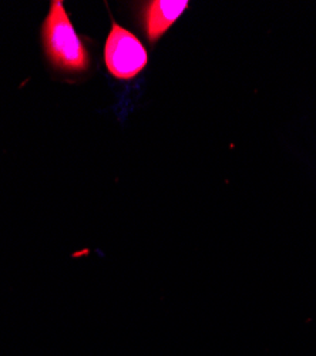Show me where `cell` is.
Listing matches in <instances>:
<instances>
[{
	"label": "cell",
	"mask_w": 316,
	"mask_h": 356,
	"mask_svg": "<svg viewBox=\"0 0 316 356\" xmlns=\"http://www.w3.org/2000/svg\"><path fill=\"white\" fill-rule=\"evenodd\" d=\"M43 44L51 63L66 72H84L90 65L89 53L77 36L60 0L51 2L43 23Z\"/></svg>",
	"instance_id": "cell-1"
},
{
	"label": "cell",
	"mask_w": 316,
	"mask_h": 356,
	"mask_svg": "<svg viewBox=\"0 0 316 356\" xmlns=\"http://www.w3.org/2000/svg\"><path fill=\"white\" fill-rule=\"evenodd\" d=\"M188 8L187 0H154L144 9L146 35L156 43Z\"/></svg>",
	"instance_id": "cell-3"
},
{
	"label": "cell",
	"mask_w": 316,
	"mask_h": 356,
	"mask_svg": "<svg viewBox=\"0 0 316 356\" xmlns=\"http://www.w3.org/2000/svg\"><path fill=\"white\" fill-rule=\"evenodd\" d=\"M104 62L110 74L122 80H130L146 69L149 54L131 32L113 20L104 46Z\"/></svg>",
	"instance_id": "cell-2"
}]
</instances>
